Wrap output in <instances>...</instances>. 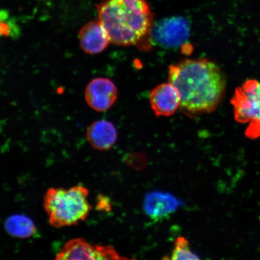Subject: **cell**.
Listing matches in <instances>:
<instances>
[{
    "label": "cell",
    "mask_w": 260,
    "mask_h": 260,
    "mask_svg": "<svg viewBox=\"0 0 260 260\" xmlns=\"http://www.w3.org/2000/svg\"><path fill=\"white\" fill-rule=\"evenodd\" d=\"M169 82L181 98L180 108L188 116L215 111L225 95V75L216 63L206 58L186 59L169 68Z\"/></svg>",
    "instance_id": "6da1fadb"
},
{
    "label": "cell",
    "mask_w": 260,
    "mask_h": 260,
    "mask_svg": "<svg viewBox=\"0 0 260 260\" xmlns=\"http://www.w3.org/2000/svg\"><path fill=\"white\" fill-rule=\"evenodd\" d=\"M96 9L110 42L119 46L138 43L153 26L154 15L146 0H104Z\"/></svg>",
    "instance_id": "7a4b0ae2"
},
{
    "label": "cell",
    "mask_w": 260,
    "mask_h": 260,
    "mask_svg": "<svg viewBox=\"0 0 260 260\" xmlns=\"http://www.w3.org/2000/svg\"><path fill=\"white\" fill-rule=\"evenodd\" d=\"M89 191L83 186L70 188H50L44 198V207L49 223L60 229L77 225L85 220L92 209L88 197Z\"/></svg>",
    "instance_id": "3957f363"
},
{
    "label": "cell",
    "mask_w": 260,
    "mask_h": 260,
    "mask_svg": "<svg viewBox=\"0 0 260 260\" xmlns=\"http://www.w3.org/2000/svg\"><path fill=\"white\" fill-rule=\"evenodd\" d=\"M231 104L235 121L248 125L246 129L247 138H260V81L249 79L237 87Z\"/></svg>",
    "instance_id": "277c9868"
},
{
    "label": "cell",
    "mask_w": 260,
    "mask_h": 260,
    "mask_svg": "<svg viewBox=\"0 0 260 260\" xmlns=\"http://www.w3.org/2000/svg\"><path fill=\"white\" fill-rule=\"evenodd\" d=\"M152 40L160 46L178 48L186 42L190 34V25L186 19L174 16L162 19L152 26Z\"/></svg>",
    "instance_id": "5b68a950"
},
{
    "label": "cell",
    "mask_w": 260,
    "mask_h": 260,
    "mask_svg": "<svg viewBox=\"0 0 260 260\" xmlns=\"http://www.w3.org/2000/svg\"><path fill=\"white\" fill-rule=\"evenodd\" d=\"M56 259H120L111 246L93 245L85 240L76 238L68 241L56 255Z\"/></svg>",
    "instance_id": "8992f818"
},
{
    "label": "cell",
    "mask_w": 260,
    "mask_h": 260,
    "mask_svg": "<svg viewBox=\"0 0 260 260\" xmlns=\"http://www.w3.org/2000/svg\"><path fill=\"white\" fill-rule=\"evenodd\" d=\"M118 89L112 81L106 78H96L87 84L85 99L87 105L97 112H105L115 103Z\"/></svg>",
    "instance_id": "52a82bcc"
},
{
    "label": "cell",
    "mask_w": 260,
    "mask_h": 260,
    "mask_svg": "<svg viewBox=\"0 0 260 260\" xmlns=\"http://www.w3.org/2000/svg\"><path fill=\"white\" fill-rule=\"evenodd\" d=\"M149 102L156 116H170L180 107L181 98L176 87L169 82L152 89Z\"/></svg>",
    "instance_id": "ba28073f"
},
{
    "label": "cell",
    "mask_w": 260,
    "mask_h": 260,
    "mask_svg": "<svg viewBox=\"0 0 260 260\" xmlns=\"http://www.w3.org/2000/svg\"><path fill=\"white\" fill-rule=\"evenodd\" d=\"M79 36L81 49L88 54L102 53L110 42L105 28L98 19L84 25L80 30Z\"/></svg>",
    "instance_id": "9c48e42d"
},
{
    "label": "cell",
    "mask_w": 260,
    "mask_h": 260,
    "mask_svg": "<svg viewBox=\"0 0 260 260\" xmlns=\"http://www.w3.org/2000/svg\"><path fill=\"white\" fill-rule=\"evenodd\" d=\"M182 201L174 195L161 191H154L146 194L145 212L153 219H160L176 211Z\"/></svg>",
    "instance_id": "30bf717a"
},
{
    "label": "cell",
    "mask_w": 260,
    "mask_h": 260,
    "mask_svg": "<svg viewBox=\"0 0 260 260\" xmlns=\"http://www.w3.org/2000/svg\"><path fill=\"white\" fill-rule=\"evenodd\" d=\"M86 139L94 149L106 151L111 149L118 139V132L111 122L99 120L87 129Z\"/></svg>",
    "instance_id": "8fae6325"
},
{
    "label": "cell",
    "mask_w": 260,
    "mask_h": 260,
    "mask_svg": "<svg viewBox=\"0 0 260 260\" xmlns=\"http://www.w3.org/2000/svg\"><path fill=\"white\" fill-rule=\"evenodd\" d=\"M5 229L10 236L18 239L30 238L37 233V228L30 217L15 214L6 220Z\"/></svg>",
    "instance_id": "7c38bea8"
},
{
    "label": "cell",
    "mask_w": 260,
    "mask_h": 260,
    "mask_svg": "<svg viewBox=\"0 0 260 260\" xmlns=\"http://www.w3.org/2000/svg\"><path fill=\"white\" fill-rule=\"evenodd\" d=\"M172 259H198L199 256L191 252L189 243L183 237L175 240V246L171 254Z\"/></svg>",
    "instance_id": "4fadbf2b"
},
{
    "label": "cell",
    "mask_w": 260,
    "mask_h": 260,
    "mask_svg": "<svg viewBox=\"0 0 260 260\" xmlns=\"http://www.w3.org/2000/svg\"><path fill=\"white\" fill-rule=\"evenodd\" d=\"M16 31L17 26L14 19L5 10L0 9V38L15 34Z\"/></svg>",
    "instance_id": "5bb4252c"
},
{
    "label": "cell",
    "mask_w": 260,
    "mask_h": 260,
    "mask_svg": "<svg viewBox=\"0 0 260 260\" xmlns=\"http://www.w3.org/2000/svg\"><path fill=\"white\" fill-rule=\"evenodd\" d=\"M126 162L130 167L141 170L144 168L147 164V157L144 154H131L126 158Z\"/></svg>",
    "instance_id": "9a60e30c"
},
{
    "label": "cell",
    "mask_w": 260,
    "mask_h": 260,
    "mask_svg": "<svg viewBox=\"0 0 260 260\" xmlns=\"http://www.w3.org/2000/svg\"><path fill=\"white\" fill-rule=\"evenodd\" d=\"M96 209L100 211H110L111 210V203L109 198L103 196V195H99L96 199Z\"/></svg>",
    "instance_id": "2e32d148"
}]
</instances>
